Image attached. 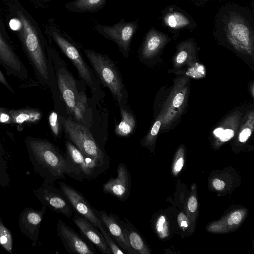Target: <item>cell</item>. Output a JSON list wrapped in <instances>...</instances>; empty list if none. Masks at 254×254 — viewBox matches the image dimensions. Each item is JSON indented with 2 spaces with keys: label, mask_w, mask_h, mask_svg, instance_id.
I'll return each instance as SVG.
<instances>
[{
  "label": "cell",
  "mask_w": 254,
  "mask_h": 254,
  "mask_svg": "<svg viewBox=\"0 0 254 254\" xmlns=\"http://www.w3.org/2000/svg\"><path fill=\"white\" fill-rule=\"evenodd\" d=\"M25 143L34 171L44 183L53 185L58 180L65 179V157L56 146L46 139L31 136H26Z\"/></svg>",
  "instance_id": "6da1fadb"
},
{
  "label": "cell",
  "mask_w": 254,
  "mask_h": 254,
  "mask_svg": "<svg viewBox=\"0 0 254 254\" xmlns=\"http://www.w3.org/2000/svg\"><path fill=\"white\" fill-rule=\"evenodd\" d=\"M17 13L21 22L20 40L35 78L40 83L48 85L50 66L44 43L27 18L19 11Z\"/></svg>",
  "instance_id": "7a4b0ae2"
},
{
  "label": "cell",
  "mask_w": 254,
  "mask_h": 254,
  "mask_svg": "<svg viewBox=\"0 0 254 254\" xmlns=\"http://www.w3.org/2000/svg\"><path fill=\"white\" fill-rule=\"evenodd\" d=\"M65 131L71 142L87 159L104 172L110 166V158L99 145L90 131L84 126L69 118L63 120Z\"/></svg>",
  "instance_id": "3957f363"
},
{
  "label": "cell",
  "mask_w": 254,
  "mask_h": 254,
  "mask_svg": "<svg viewBox=\"0 0 254 254\" xmlns=\"http://www.w3.org/2000/svg\"><path fill=\"white\" fill-rule=\"evenodd\" d=\"M50 38L71 61L77 69L80 77L89 86H94L90 71L79 52L77 44L63 29L54 22L47 27Z\"/></svg>",
  "instance_id": "277c9868"
},
{
  "label": "cell",
  "mask_w": 254,
  "mask_h": 254,
  "mask_svg": "<svg viewBox=\"0 0 254 254\" xmlns=\"http://www.w3.org/2000/svg\"><path fill=\"white\" fill-rule=\"evenodd\" d=\"M83 52L103 83L120 103L123 97L124 86L113 61L108 56L91 49H84Z\"/></svg>",
  "instance_id": "5b68a950"
},
{
  "label": "cell",
  "mask_w": 254,
  "mask_h": 254,
  "mask_svg": "<svg viewBox=\"0 0 254 254\" xmlns=\"http://www.w3.org/2000/svg\"><path fill=\"white\" fill-rule=\"evenodd\" d=\"M65 147L66 175L74 180L82 181L95 179L104 173L94 162L86 158L71 141L65 142Z\"/></svg>",
  "instance_id": "8992f818"
},
{
  "label": "cell",
  "mask_w": 254,
  "mask_h": 254,
  "mask_svg": "<svg viewBox=\"0 0 254 254\" xmlns=\"http://www.w3.org/2000/svg\"><path fill=\"white\" fill-rule=\"evenodd\" d=\"M137 28L136 21H126L124 19L113 25L97 23L94 26L98 33L115 42L125 57L128 56L131 42Z\"/></svg>",
  "instance_id": "52a82bcc"
},
{
  "label": "cell",
  "mask_w": 254,
  "mask_h": 254,
  "mask_svg": "<svg viewBox=\"0 0 254 254\" xmlns=\"http://www.w3.org/2000/svg\"><path fill=\"white\" fill-rule=\"evenodd\" d=\"M189 79L181 78L176 82L171 94L159 115L162 118L161 129L169 127L182 112L187 101V84Z\"/></svg>",
  "instance_id": "ba28073f"
},
{
  "label": "cell",
  "mask_w": 254,
  "mask_h": 254,
  "mask_svg": "<svg viewBox=\"0 0 254 254\" xmlns=\"http://www.w3.org/2000/svg\"><path fill=\"white\" fill-rule=\"evenodd\" d=\"M34 192L42 205L68 218L71 217L73 210L68 200L62 191L53 185L43 183Z\"/></svg>",
  "instance_id": "9c48e42d"
},
{
  "label": "cell",
  "mask_w": 254,
  "mask_h": 254,
  "mask_svg": "<svg viewBox=\"0 0 254 254\" xmlns=\"http://www.w3.org/2000/svg\"><path fill=\"white\" fill-rule=\"evenodd\" d=\"M60 190L68 200L72 210L91 222L96 228L103 225L93 207L78 190L64 182L59 183Z\"/></svg>",
  "instance_id": "30bf717a"
},
{
  "label": "cell",
  "mask_w": 254,
  "mask_h": 254,
  "mask_svg": "<svg viewBox=\"0 0 254 254\" xmlns=\"http://www.w3.org/2000/svg\"><path fill=\"white\" fill-rule=\"evenodd\" d=\"M0 64L9 76L22 81H26L29 78V72L25 64L0 34Z\"/></svg>",
  "instance_id": "8fae6325"
},
{
  "label": "cell",
  "mask_w": 254,
  "mask_h": 254,
  "mask_svg": "<svg viewBox=\"0 0 254 254\" xmlns=\"http://www.w3.org/2000/svg\"><path fill=\"white\" fill-rule=\"evenodd\" d=\"M57 235L64 248L70 254H95V250L63 220L57 225Z\"/></svg>",
  "instance_id": "7c38bea8"
},
{
  "label": "cell",
  "mask_w": 254,
  "mask_h": 254,
  "mask_svg": "<svg viewBox=\"0 0 254 254\" xmlns=\"http://www.w3.org/2000/svg\"><path fill=\"white\" fill-rule=\"evenodd\" d=\"M131 184L129 171L123 163L120 162L118 165L117 176L116 178L111 177L103 185V191L124 201L130 195Z\"/></svg>",
  "instance_id": "4fadbf2b"
},
{
  "label": "cell",
  "mask_w": 254,
  "mask_h": 254,
  "mask_svg": "<svg viewBox=\"0 0 254 254\" xmlns=\"http://www.w3.org/2000/svg\"><path fill=\"white\" fill-rule=\"evenodd\" d=\"M47 206L42 205L39 210L26 207L20 213L19 217V226L22 233L36 245L39 238L40 226Z\"/></svg>",
  "instance_id": "5bb4252c"
},
{
  "label": "cell",
  "mask_w": 254,
  "mask_h": 254,
  "mask_svg": "<svg viewBox=\"0 0 254 254\" xmlns=\"http://www.w3.org/2000/svg\"><path fill=\"white\" fill-rule=\"evenodd\" d=\"M97 216L106 228V230L119 247L126 254H128L129 249L127 245L124 220H121L115 214L107 213L103 210H97L94 208Z\"/></svg>",
  "instance_id": "9a60e30c"
},
{
  "label": "cell",
  "mask_w": 254,
  "mask_h": 254,
  "mask_svg": "<svg viewBox=\"0 0 254 254\" xmlns=\"http://www.w3.org/2000/svg\"><path fill=\"white\" fill-rule=\"evenodd\" d=\"M57 75L58 87L67 112L72 114L78 93L76 82L72 75L63 68L58 70Z\"/></svg>",
  "instance_id": "2e32d148"
},
{
  "label": "cell",
  "mask_w": 254,
  "mask_h": 254,
  "mask_svg": "<svg viewBox=\"0 0 254 254\" xmlns=\"http://www.w3.org/2000/svg\"><path fill=\"white\" fill-rule=\"evenodd\" d=\"M72 221L80 233L92 243L102 254H112L103 235L96 229V227L91 222L78 214L74 216Z\"/></svg>",
  "instance_id": "e0dca14e"
},
{
  "label": "cell",
  "mask_w": 254,
  "mask_h": 254,
  "mask_svg": "<svg viewBox=\"0 0 254 254\" xmlns=\"http://www.w3.org/2000/svg\"><path fill=\"white\" fill-rule=\"evenodd\" d=\"M243 114L238 111L232 113L215 127L212 134L218 141L225 142L230 140L238 130Z\"/></svg>",
  "instance_id": "ac0fdd59"
},
{
  "label": "cell",
  "mask_w": 254,
  "mask_h": 254,
  "mask_svg": "<svg viewBox=\"0 0 254 254\" xmlns=\"http://www.w3.org/2000/svg\"><path fill=\"white\" fill-rule=\"evenodd\" d=\"M124 223L129 249L128 254H148L149 251L142 238L130 221L125 218Z\"/></svg>",
  "instance_id": "d6986e66"
},
{
  "label": "cell",
  "mask_w": 254,
  "mask_h": 254,
  "mask_svg": "<svg viewBox=\"0 0 254 254\" xmlns=\"http://www.w3.org/2000/svg\"><path fill=\"white\" fill-rule=\"evenodd\" d=\"M106 2L107 0H73L67 2L65 8L74 13H94L102 9Z\"/></svg>",
  "instance_id": "ffe728a7"
},
{
  "label": "cell",
  "mask_w": 254,
  "mask_h": 254,
  "mask_svg": "<svg viewBox=\"0 0 254 254\" xmlns=\"http://www.w3.org/2000/svg\"><path fill=\"white\" fill-rule=\"evenodd\" d=\"M9 112L12 119V124L22 125L35 123L39 121L42 117L40 110L34 108L9 109Z\"/></svg>",
  "instance_id": "44dd1931"
},
{
  "label": "cell",
  "mask_w": 254,
  "mask_h": 254,
  "mask_svg": "<svg viewBox=\"0 0 254 254\" xmlns=\"http://www.w3.org/2000/svg\"><path fill=\"white\" fill-rule=\"evenodd\" d=\"M122 120L116 126L115 132L119 136L125 137L131 134L135 126V121L131 113L125 109L121 108Z\"/></svg>",
  "instance_id": "7402d4cb"
},
{
  "label": "cell",
  "mask_w": 254,
  "mask_h": 254,
  "mask_svg": "<svg viewBox=\"0 0 254 254\" xmlns=\"http://www.w3.org/2000/svg\"><path fill=\"white\" fill-rule=\"evenodd\" d=\"M254 128V112L253 110L248 112L242 119L238 129V140L242 143L246 142Z\"/></svg>",
  "instance_id": "603a6c76"
},
{
  "label": "cell",
  "mask_w": 254,
  "mask_h": 254,
  "mask_svg": "<svg viewBox=\"0 0 254 254\" xmlns=\"http://www.w3.org/2000/svg\"><path fill=\"white\" fill-rule=\"evenodd\" d=\"M160 44V39L155 35L150 34L146 38L141 51L143 58H150L156 53Z\"/></svg>",
  "instance_id": "cb8c5ba5"
},
{
  "label": "cell",
  "mask_w": 254,
  "mask_h": 254,
  "mask_svg": "<svg viewBox=\"0 0 254 254\" xmlns=\"http://www.w3.org/2000/svg\"><path fill=\"white\" fill-rule=\"evenodd\" d=\"M87 107V97L83 92H78L75 106L72 115L74 119L79 122H83V115Z\"/></svg>",
  "instance_id": "d4e9b609"
},
{
  "label": "cell",
  "mask_w": 254,
  "mask_h": 254,
  "mask_svg": "<svg viewBox=\"0 0 254 254\" xmlns=\"http://www.w3.org/2000/svg\"><path fill=\"white\" fill-rule=\"evenodd\" d=\"M10 176L8 173L7 162L4 152L0 146V186L6 188L9 186Z\"/></svg>",
  "instance_id": "484cf974"
},
{
  "label": "cell",
  "mask_w": 254,
  "mask_h": 254,
  "mask_svg": "<svg viewBox=\"0 0 254 254\" xmlns=\"http://www.w3.org/2000/svg\"><path fill=\"white\" fill-rule=\"evenodd\" d=\"M0 244L10 254H12V237L9 230L3 224L0 217Z\"/></svg>",
  "instance_id": "4316f807"
},
{
  "label": "cell",
  "mask_w": 254,
  "mask_h": 254,
  "mask_svg": "<svg viewBox=\"0 0 254 254\" xmlns=\"http://www.w3.org/2000/svg\"><path fill=\"white\" fill-rule=\"evenodd\" d=\"M98 229L103 235L106 243L111 251L112 254H124L126 253L113 240V238L108 233L106 229H105L103 224L100 226Z\"/></svg>",
  "instance_id": "83f0119b"
},
{
  "label": "cell",
  "mask_w": 254,
  "mask_h": 254,
  "mask_svg": "<svg viewBox=\"0 0 254 254\" xmlns=\"http://www.w3.org/2000/svg\"><path fill=\"white\" fill-rule=\"evenodd\" d=\"M162 124V118L160 115L158 116L156 121L153 125L151 129L144 139V145H148L155 140Z\"/></svg>",
  "instance_id": "f1b7e54d"
},
{
  "label": "cell",
  "mask_w": 254,
  "mask_h": 254,
  "mask_svg": "<svg viewBox=\"0 0 254 254\" xmlns=\"http://www.w3.org/2000/svg\"><path fill=\"white\" fill-rule=\"evenodd\" d=\"M49 122L53 133L55 136H58L59 134L60 129L58 115L56 112L51 113L49 116Z\"/></svg>",
  "instance_id": "f546056e"
},
{
  "label": "cell",
  "mask_w": 254,
  "mask_h": 254,
  "mask_svg": "<svg viewBox=\"0 0 254 254\" xmlns=\"http://www.w3.org/2000/svg\"><path fill=\"white\" fill-rule=\"evenodd\" d=\"M0 123L12 124V119L9 109L0 107Z\"/></svg>",
  "instance_id": "4dcf8cb0"
},
{
  "label": "cell",
  "mask_w": 254,
  "mask_h": 254,
  "mask_svg": "<svg viewBox=\"0 0 254 254\" xmlns=\"http://www.w3.org/2000/svg\"><path fill=\"white\" fill-rule=\"evenodd\" d=\"M188 58V53L185 51H181L177 56L175 59V65L180 67L183 65Z\"/></svg>",
  "instance_id": "1f68e13d"
},
{
  "label": "cell",
  "mask_w": 254,
  "mask_h": 254,
  "mask_svg": "<svg viewBox=\"0 0 254 254\" xmlns=\"http://www.w3.org/2000/svg\"><path fill=\"white\" fill-rule=\"evenodd\" d=\"M242 218V214L239 211H234L231 213L230 217L228 219L227 222L230 225L238 224L240 222Z\"/></svg>",
  "instance_id": "d6a6232c"
},
{
  "label": "cell",
  "mask_w": 254,
  "mask_h": 254,
  "mask_svg": "<svg viewBox=\"0 0 254 254\" xmlns=\"http://www.w3.org/2000/svg\"><path fill=\"white\" fill-rule=\"evenodd\" d=\"M203 66L202 65H198L196 67H193L191 70H189L190 75L194 78H198L201 77L203 74H204V67L200 69Z\"/></svg>",
  "instance_id": "836d02e7"
},
{
  "label": "cell",
  "mask_w": 254,
  "mask_h": 254,
  "mask_svg": "<svg viewBox=\"0 0 254 254\" xmlns=\"http://www.w3.org/2000/svg\"><path fill=\"white\" fill-rule=\"evenodd\" d=\"M188 206L191 212H194L197 207V201L194 196L190 197L188 201Z\"/></svg>",
  "instance_id": "e575fe53"
},
{
  "label": "cell",
  "mask_w": 254,
  "mask_h": 254,
  "mask_svg": "<svg viewBox=\"0 0 254 254\" xmlns=\"http://www.w3.org/2000/svg\"><path fill=\"white\" fill-rule=\"evenodd\" d=\"M0 83L2 84L3 85H4L7 89L9 90L11 93H14V91L12 88V87L10 86V85L9 84L7 80L6 79L4 75L2 73V72L0 70Z\"/></svg>",
  "instance_id": "d590c367"
},
{
  "label": "cell",
  "mask_w": 254,
  "mask_h": 254,
  "mask_svg": "<svg viewBox=\"0 0 254 254\" xmlns=\"http://www.w3.org/2000/svg\"><path fill=\"white\" fill-rule=\"evenodd\" d=\"M10 28L14 30H18L21 29V22L17 19H12L9 22Z\"/></svg>",
  "instance_id": "8d00e7d4"
},
{
  "label": "cell",
  "mask_w": 254,
  "mask_h": 254,
  "mask_svg": "<svg viewBox=\"0 0 254 254\" xmlns=\"http://www.w3.org/2000/svg\"><path fill=\"white\" fill-rule=\"evenodd\" d=\"M214 188L217 190H221L225 187V183L218 179H215L212 183Z\"/></svg>",
  "instance_id": "74e56055"
},
{
  "label": "cell",
  "mask_w": 254,
  "mask_h": 254,
  "mask_svg": "<svg viewBox=\"0 0 254 254\" xmlns=\"http://www.w3.org/2000/svg\"><path fill=\"white\" fill-rule=\"evenodd\" d=\"M165 222V217L164 216H161L157 220L156 223V230L158 232H160L163 229V225Z\"/></svg>",
  "instance_id": "f35d334b"
},
{
  "label": "cell",
  "mask_w": 254,
  "mask_h": 254,
  "mask_svg": "<svg viewBox=\"0 0 254 254\" xmlns=\"http://www.w3.org/2000/svg\"><path fill=\"white\" fill-rule=\"evenodd\" d=\"M184 165V159L183 158H179L176 162L175 165V171L177 172H180Z\"/></svg>",
  "instance_id": "ab89813d"
},
{
  "label": "cell",
  "mask_w": 254,
  "mask_h": 254,
  "mask_svg": "<svg viewBox=\"0 0 254 254\" xmlns=\"http://www.w3.org/2000/svg\"><path fill=\"white\" fill-rule=\"evenodd\" d=\"M168 23L172 27H175L177 24L176 18L174 16L171 15L169 17Z\"/></svg>",
  "instance_id": "60d3db41"
},
{
  "label": "cell",
  "mask_w": 254,
  "mask_h": 254,
  "mask_svg": "<svg viewBox=\"0 0 254 254\" xmlns=\"http://www.w3.org/2000/svg\"><path fill=\"white\" fill-rule=\"evenodd\" d=\"M181 226L187 228L188 227V224L186 220H183L181 222Z\"/></svg>",
  "instance_id": "b9f144b4"
}]
</instances>
